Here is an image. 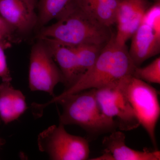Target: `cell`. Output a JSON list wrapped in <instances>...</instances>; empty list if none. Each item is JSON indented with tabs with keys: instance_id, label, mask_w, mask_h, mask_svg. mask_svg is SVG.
<instances>
[{
	"instance_id": "44dd1931",
	"label": "cell",
	"mask_w": 160,
	"mask_h": 160,
	"mask_svg": "<svg viewBox=\"0 0 160 160\" xmlns=\"http://www.w3.org/2000/svg\"><path fill=\"white\" fill-rule=\"evenodd\" d=\"M91 160H114L111 154H109L108 152H104L102 156H100L98 157L97 158H93V159H91Z\"/></svg>"
},
{
	"instance_id": "2e32d148",
	"label": "cell",
	"mask_w": 160,
	"mask_h": 160,
	"mask_svg": "<svg viewBox=\"0 0 160 160\" xmlns=\"http://www.w3.org/2000/svg\"><path fill=\"white\" fill-rule=\"evenodd\" d=\"M69 47L76 55L82 76L93 66L104 47L85 44Z\"/></svg>"
},
{
	"instance_id": "d6986e66",
	"label": "cell",
	"mask_w": 160,
	"mask_h": 160,
	"mask_svg": "<svg viewBox=\"0 0 160 160\" xmlns=\"http://www.w3.org/2000/svg\"><path fill=\"white\" fill-rule=\"evenodd\" d=\"M16 31L0 15V39L11 43L14 40Z\"/></svg>"
},
{
	"instance_id": "30bf717a",
	"label": "cell",
	"mask_w": 160,
	"mask_h": 160,
	"mask_svg": "<svg viewBox=\"0 0 160 160\" xmlns=\"http://www.w3.org/2000/svg\"><path fill=\"white\" fill-rule=\"evenodd\" d=\"M0 15L18 33H27L37 26L35 12L22 0H0Z\"/></svg>"
},
{
	"instance_id": "7a4b0ae2",
	"label": "cell",
	"mask_w": 160,
	"mask_h": 160,
	"mask_svg": "<svg viewBox=\"0 0 160 160\" xmlns=\"http://www.w3.org/2000/svg\"><path fill=\"white\" fill-rule=\"evenodd\" d=\"M135 67L126 45L117 42L113 33L93 66L73 86L55 97L62 98L88 89L102 88L132 75Z\"/></svg>"
},
{
	"instance_id": "e0dca14e",
	"label": "cell",
	"mask_w": 160,
	"mask_h": 160,
	"mask_svg": "<svg viewBox=\"0 0 160 160\" xmlns=\"http://www.w3.org/2000/svg\"><path fill=\"white\" fill-rule=\"evenodd\" d=\"M132 75L147 83H160V58L144 67L136 66Z\"/></svg>"
},
{
	"instance_id": "ffe728a7",
	"label": "cell",
	"mask_w": 160,
	"mask_h": 160,
	"mask_svg": "<svg viewBox=\"0 0 160 160\" xmlns=\"http://www.w3.org/2000/svg\"><path fill=\"white\" fill-rule=\"evenodd\" d=\"M27 6L29 10L35 12V9L37 8V6L38 0H22Z\"/></svg>"
},
{
	"instance_id": "8fae6325",
	"label": "cell",
	"mask_w": 160,
	"mask_h": 160,
	"mask_svg": "<svg viewBox=\"0 0 160 160\" xmlns=\"http://www.w3.org/2000/svg\"><path fill=\"white\" fill-rule=\"evenodd\" d=\"M45 43L58 64L66 89L76 82L81 78L79 67L75 53L70 47L48 39H38Z\"/></svg>"
},
{
	"instance_id": "5b68a950",
	"label": "cell",
	"mask_w": 160,
	"mask_h": 160,
	"mask_svg": "<svg viewBox=\"0 0 160 160\" xmlns=\"http://www.w3.org/2000/svg\"><path fill=\"white\" fill-rule=\"evenodd\" d=\"M64 125L50 126L38 136L39 150L53 160H85L89 158V142L85 138L68 133Z\"/></svg>"
},
{
	"instance_id": "9a60e30c",
	"label": "cell",
	"mask_w": 160,
	"mask_h": 160,
	"mask_svg": "<svg viewBox=\"0 0 160 160\" xmlns=\"http://www.w3.org/2000/svg\"><path fill=\"white\" fill-rule=\"evenodd\" d=\"M78 5V0H38L37 26L44 27L50 21L57 20Z\"/></svg>"
},
{
	"instance_id": "3957f363",
	"label": "cell",
	"mask_w": 160,
	"mask_h": 160,
	"mask_svg": "<svg viewBox=\"0 0 160 160\" xmlns=\"http://www.w3.org/2000/svg\"><path fill=\"white\" fill-rule=\"evenodd\" d=\"M54 103L60 104L62 108L59 119V123L64 126L76 125L93 135L112 132L118 127L116 121L103 113L97 100L95 89L53 98L45 104H36L35 107L40 112Z\"/></svg>"
},
{
	"instance_id": "7402d4cb",
	"label": "cell",
	"mask_w": 160,
	"mask_h": 160,
	"mask_svg": "<svg viewBox=\"0 0 160 160\" xmlns=\"http://www.w3.org/2000/svg\"><path fill=\"white\" fill-rule=\"evenodd\" d=\"M1 142H0V145H1Z\"/></svg>"
},
{
	"instance_id": "ba28073f",
	"label": "cell",
	"mask_w": 160,
	"mask_h": 160,
	"mask_svg": "<svg viewBox=\"0 0 160 160\" xmlns=\"http://www.w3.org/2000/svg\"><path fill=\"white\" fill-rule=\"evenodd\" d=\"M153 2L150 0H120L116 14V42L126 45L142 23L146 10Z\"/></svg>"
},
{
	"instance_id": "4fadbf2b",
	"label": "cell",
	"mask_w": 160,
	"mask_h": 160,
	"mask_svg": "<svg viewBox=\"0 0 160 160\" xmlns=\"http://www.w3.org/2000/svg\"><path fill=\"white\" fill-rule=\"evenodd\" d=\"M27 109L22 92L15 89L11 82L0 84V118L5 124L17 120Z\"/></svg>"
},
{
	"instance_id": "8992f818",
	"label": "cell",
	"mask_w": 160,
	"mask_h": 160,
	"mask_svg": "<svg viewBox=\"0 0 160 160\" xmlns=\"http://www.w3.org/2000/svg\"><path fill=\"white\" fill-rule=\"evenodd\" d=\"M126 78L95 89L97 100L103 113L113 119L116 118L121 131L133 130L140 126L125 91Z\"/></svg>"
},
{
	"instance_id": "277c9868",
	"label": "cell",
	"mask_w": 160,
	"mask_h": 160,
	"mask_svg": "<svg viewBox=\"0 0 160 160\" xmlns=\"http://www.w3.org/2000/svg\"><path fill=\"white\" fill-rule=\"evenodd\" d=\"M124 86L140 126L145 129L157 150L156 127L160 115L158 92L148 83L132 75L126 78Z\"/></svg>"
},
{
	"instance_id": "ac0fdd59",
	"label": "cell",
	"mask_w": 160,
	"mask_h": 160,
	"mask_svg": "<svg viewBox=\"0 0 160 160\" xmlns=\"http://www.w3.org/2000/svg\"><path fill=\"white\" fill-rule=\"evenodd\" d=\"M10 46L11 43L0 39V78L2 82H11L12 80L5 53V49Z\"/></svg>"
},
{
	"instance_id": "6da1fadb",
	"label": "cell",
	"mask_w": 160,
	"mask_h": 160,
	"mask_svg": "<svg viewBox=\"0 0 160 160\" xmlns=\"http://www.w3.org/2000/svg\"><path fill=\"white\" fill-rule=\"evenodd\" d=\"M113 33L111 27L103 25L78 6L62 16L56 23L41 28L37 38L68 47L85 44L104 47Z\"/></svg>"
},
{
	"instance_id": "7c38bea8",
	"label": "cell",
	"mask_w": 160,
	"mask_h": 160,
	"mask_svg": "<svg viewBox=\"0 0 160 160\" xmlns=\"http://www.w3.org/2000/svg\"><path fill=\"white\" fill-rule=\"evenodd\" d=\"M104 151L111 154L114 160H160V152L134 150L126 144V136L120 131H115L103 139Z\"/></svg>"
},
{
	"instance_id": "52a82bcc",
	"label": "cell",
	"mask_w": 160,
	"mask_h": 160,
	"mask_svg": "<svg viewBox=\"0 0 160 160\" xmlns=\"http://www.w3.org/2000/svg\"><path fill=\"white\" fill-rule=\"evenodd\" d=\"M32 46L30 55L29 88L55 97V87L63 82L62 72L45 43L40 40Z\"/></svg>"
},
{
	"instance_id": "5bb4252c",
	"label": "cell",
	"mask_w": 160,
	"mask_h": 160,
	"mask_svg": "<svg viewBox=\"0 0 160 160\" xmlns=\"http://www.w3.org/2000/svg\"><path fill=\"white\" fill-rule=\"evenodd\" d=\"M120 0H78V6L100 22L111 27L116 24Z\"/></svg>"
},
{
	"instance_id": "9c48e42d",
	"label": "cell",
	"mask_w": 160,
	"mask_h": 160,
	"mask_svg": "<svg viewBox=\"0 0 160 160\" xmlns=\"http://www.w3.org/2000/svg\"><path fill=\"white\" fill-rule=\"evenodd\" d=\"M129 55L132 63L140 66L149 58L160 52V26L142 20L132 37Z\"/></svg>"
}]
</instances>
